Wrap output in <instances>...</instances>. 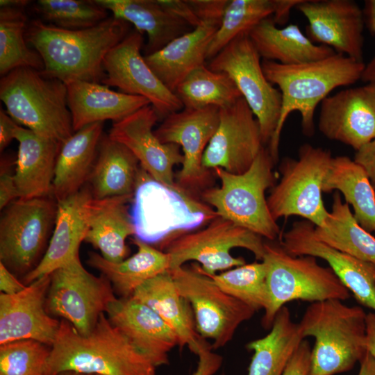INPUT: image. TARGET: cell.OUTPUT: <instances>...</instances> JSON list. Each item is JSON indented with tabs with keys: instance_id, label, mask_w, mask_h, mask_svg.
Instances as JSON below:
<instances>
[{
	"instance_id": "f907efd6",
	"label": "cell",
	"mask_w": 375,
	"mask_h": 375,
	"mask_svg": "<svg viewBox=\"0 0 375 375\" xmlns=\"http://www.w3.org/2000/svg\"><path fill=\"white\" fill-rule=\"evenodd\" d=\"M353 160L364 168L375 190V139L356 151Z\"/></svg>"
},
{
	"instance_id": "9f6ffc18",
	"label": "cell",
	"mask_w": 375,
	"mask_h": 375,
	"mask_svg": "<svg viewBox=\"0 0 375 375\" xmlns=\"http://www.w3.org/2000/svg\"><path fill=\"white\" fill-rule=\"evenodd\" d=\"M360 362L358 375H375V359L367 351Z\"/></svg>"
},
{
	"instance_id": "8d00e7d4",
	"label": "cell",
	"mask_w": 375,
	"mask_h": 375,
	"mask_svg": "<svg viewBox=\"0 0 375 375\" xmlns=\"http://www.w3.org/2000/svg\"><path fill=\"white\" fill-rule=\"evenodd\" d=\"M314 233L328 246L375 265V237L358 224L338 192L333 194L324 226H315Z\"/></svg>"
},
{
	"instance_id": "6f0895ef",
	"label": "cell",
	"mask_w": 375,
	"mask_h": 375,
	"mask_svg": "<svg viewBox=\"0 0 375 375\" xmlns=\"http://www.w3.org/2000/svg\"><path fill=\"white\" fill-rule=\"evenodd\" d=\"M29 1L26 0H1L0 7L1 6H26L29 3Z\"/></svg>"
},
{
	"instance_id": "ab89813d",
	"label": "cell",
	"mask_w": 375,
	"mask_h": 375,
	"mask_svg": "<svg viewBox=\"0 0 375 375\" xmlns=\"http://www.w3.org/2000/svg\"><path fill=\"white\" fill-rule=\"evenodd\" d=\"M278 7V0H229L209 44L207 59L212 58L240 35L248 34L262 19L273 16Z\"/></svg>"
},
{
	"instance_id": "bcb514c9",
	"label": "cell",
	"mask_w": 375,
	"mask_h": 375,
	"mask_svg": "<svg viewBox=\"0 0 375 375\" xmlns=\"http://www.w3.org/2000/svg\"><path fill=\"white\" fill-rule=\"evenodd\" d=\"M311 351L308 341L303 340L288 362L283 375H309Z\"/></svg>"
},
{
	"instance_id": "d590c367",
	"label": "cell",
	"mask_w": 375,
	"mask_h": 375,
	"mask_svg": "<svg viewBox=\"0 0 375 375\" xmlns=\"http://www.w3.org/2000/svg\"><path fill=\"white\" fill-rule=\"evenodd\" d=\"M333 190L342 193L358 224L367 231L375 232V190L364 168L347 156L333 157L322 191Z\"/></svg>"
},
{
	"instance_id": "d6986e66",
	"label": "cell",
	"mask_w": 375,
	"mask_h": 375,
	"mask_svg": "<svg viewBox=\"0 0 375 375\" xmlns=\"http://www.w3.org/2000/svg\"><path fill=\"white\" fill-rule=\"evenodd\" d=\"M319 131L356 151L375 139V82L328 96L321 103Z\"/></svg>"
},
{
	"instance_id": "7a4b0ae2",
	"label": "cell",
	"mask_w": 375,
	"mask_h": 375,
	"mask_svg": "<svg viewBox=\"0 0 375 375\" xmlns=\"http://www.w3.org/2000/svg\"><path fill=\"white\" fill-rule=\"evenodd\" d=\"M262 67L267 79L278 87L282 96L280 118L267 147L276 164L282 129L290 113H300L303 134L312 136L314 115L318 104L336 88L361 79L365 64L335 53L321 60L292 65L262 60Z\"/></svg>"
},
{
	"instance_id": "7dc6e473",
	"label": "cell",
	"mask_w": 375,
	"mask_h": 375,
	"mask_svg": "<svg viewBox=\"0 0 375 375\" xmlns=\"http://www.w3.org/2000/svg\"><path fill=\"white\" fill-rule=\"evenodd\" d=\"M160 4L170 13L184 21L192 28L199 26L201 21L188 0H158Z\"/></svg>"
},
{
	"instance_id": "b9f144b4",
	"label": "cell",
	"mask_w": 375,
	"mask_h": 375,
	"mask_svg": "<svg viewBox=\"0 0 375 375\" xmlns=\"http://www.w3.org/2000/svg\"><path fill=\"white\" fill-rule=\"evenodd\" d=\"M35 10L44 22L67 30L93 27L109 17L95 0H39Z\"/></svg>"
},
{
	"instance_id": "f35d334b",
	"label": "cell",
	"mask_w": 375,
	"mask_h": 375,
	"mask_svg": "<svg viewBox=\"0 0 375 375\" xmlns=\"http://www.w3.org/2000/svg\"><path fill=\"white\" fill-rule=\"evenodd\" d=\"M183 108L226 107L242 97L233 80L205 65L192 71L174 90Z\"/></svg>"
},
{
	"instance_id": "f546056e",
	"label": "cell",
	"mask_w": 375,
	"mask_h": 375,
	"mask_svg": "<svg viewBox=\"0 0 375 375\" xmlns=\"http://www.w3.org/2000/svg\"><path fill=\"white\" fill-rule=\"evenodd\" d=\"M103 122L87 125L65 141L59 151L52 184L57 202L81 190L94 163Z\"/></svg>"
},
{
	"instance_id": "6da1fadb",
	"label": "cell",
	"mask_w": 375,
	"mask_h": 375,
	"mask_svg": "<svg viewBox=\"0 0 375 375\" xmlns=\"http://www.w3.org/2000/svg\"><path fill=\"white\" fill-rule=\"evenodd\" d=\"M129 25L112 16L93 27L67 30L34 19L28 24L26 39L42 57L44 76L65 84L101 83L104 58L127 35Z\"/></svg>"
},
{
	"instance_id": "7bdbcfd3",
	"label": "cell",
	"mask_w": 375,
	"mask_h": 375,
	"mask_svg": "<svg viewBox=\"0 0 375 375\" xmlns=\"http://www.w3.org/2000/svg\"><path fill=\"white\" fill-rule=\"evenodd\" d=\"M34 340L0 345V375H47L51 348Z\"/></svg>"
},
{
	"instance_id": "484cf974",
	"label": "cell",
	"mask_w": 375,
	"mask_h": 375,
	"mask_svg": "<svg viewBox=\"0 0 375 375\" xmlns=\"http://www.w3.org/2000/svg\"><path fill=\"white\" fill-rule=\"evenodd\" d=\"M221 21L206 20L191 31L174 38L144 59L160 81L174 92L194 69L204 65L207 51Z\"/></svg>"
},
{
	"instance_id": "60d3db41",
	"label": "cell",
	"mask_w": 375,
	"mask_h": 375,
	"mask_svg": "<svg viewBox=\"0 0 375 375\" xmlns=\"http://www.w3.org/2000/svg\"><path fill=\"white\" fill-rule=\"evenodd\" d=\"M206 276L226 293L256 311L265 308L267 303L266 270L262 261Z\"/></svg>"
},
{
	"instance_id": "11a10c76",
	"label": "cell",
	"mask_w": 375,
	"mask_h": 375,
	"mask_svg": "<svg viewBox=\"0 0 375 375\" xmlns=\"http://www.w3.org/2000/svg\"><path fill=\"white\" fill-rule=\"evenodd\" d=\"M367 350L375 359V312L366 316Z\"/></svg>"
},
{
	"instance_id": "8fae6325",
	"label": "cell",
	"mask_w": 375,
	"mask_h": 375,
	"mask_svg": "<svg viewBox=\"0 0 375 375\" xmlns=\"http://www.w3.org/2000/svg\"><path fill=\"white\" fill-rule=\"evenodd\" d=\"M264 244L260 235L218 216L203 229L178 235L163 247L170 258L169 270L196 260L201 264L193 265L198 271L214 275L218 271L246 264L243 258L233 256L231 249H246L262 260Z\"/></svg>"
},
{
	"instance_id": "db71d44e",
	"label": "cell",
	"mask_w": 375,
	"mask_h": 375,
	"mask_svg": "<svg viewBox=\"0 0 375 375\" xmlns=\"http://www.w3.org/2000/svg\"><path fill=\"white\" fill-rule=\"evenodd\" d=\"M301 1V0H279L278 9L272 16L276 24L286 23L291 9L295 8Z\"/></svg>"
},
{
	"instance_id": "83f0119b",
	"label": "cell",
	"mask_w": 375,
	"mask_h": 375,
	"mask_svg": "<svg viewBox=\"0 0 375 375\" xmlns=\"http://www.w3.org/2000/svg\"><path fill=\"white\" fill-rule=\"evenodd\" d=\"M133 196L92 198L90 203L84 242L99 249L100 255L112 262L124 260L129 253L126 240L134 235V226L128 203Z\"/></svg>"
},
{
	"instance_id": "9c48e42d",
	"label": "cell",
	"mask_w": 375,
	"mask_h": 375,
	"mask_svg": "<svg viewBox=\"0 0 375 375\" xmlns=\"http://www.w3.org/2000/svg\"><path fill=\"white\" fill-rule=\"evenodd\" d=\"M333 157L328 149L303 144L297 158H284L281 179L272 188L267 201L273 218L299 216L323 227L329 212L322 199L323 182Z\"/></svg>"
},
{
	"instance_id": "d4e9b609",
	"label": "cell",
	"mask_w": 375,
	"mask_h": 375,
	"mask_svg": "<svg viewBox=\"0 0 375 375\" xmlns=\"http://www.w3.org/2000/svg\"><path fill=\"white\" fill-rule=\"evenodd\" d=\"M66 86L74 132L96 122H119L151 105L143 97L116 92L99 83L77 81Z\"/></svg>"
},
{
	"instance_id": "5b68a950",
	"label": "cell",
	"mask_w": 375,
	"mask_h": 375,
	"mask_svg": "<svg viewBox=\"0 0 375 375\" xmlns=\"http://www.w3.org/2000/svg\"><path fill=\"white\" fill-rule=\"evenodd\" d=\"M366 316L362 308L339 299L307 307L298 324L303 338L315 339L309 375L346 372L362 360L367 351Z\"/></svg>"
},
{
	"instance_id": "f6af8a7d",
	"label": "cell",
	"mask_w": 375,
	"mask_h": 375,
	"mask_svg": "<svg viewBox=\"0 0 375 375\" xmlns=\"http://www.w3.org/2000/svg\"><path fill=\"white\" fill-rule=\"evenodd\" d=\"M201 21H222L229 0H188Z\"/></svg>"
},
{
	"instance_id": "e575fe53",
	"label": "cell",
	"mask_w": 375,
	"mask_h": 375,
	"mask_svg": "<svg viewBox=\"0 0 375 375\" xmlns=\"http://www.w3.org/2000/svg\"><path fill=\"white\" fill-rule=\"evenodd\" d=\"M304 340L299 324L285 306L276 314L269 333L247 344L253 352L247 375H283L294 352Z\"/></svg>"
},
{
	"instance_id": "277c9868",
	"label": "cell",
	"mask_w": 375,
	"mask_h": 375,
	"mask_svg": "<svg viewBox=\"0 0 375 375\" xmlns=\"http://www.w3.org/2000/svg\"><path fill=\"white\" fill-rule=\"evenodd\" d=\"M135 238L162 247L171 240L208 224L218 215L192 192L162 183L140 168L131 201Z\"/></svg>"
},
{
	"instance_id": "816d5d0a",
	"label": "cell",
	"mask_w": 375,
	"mask_h": 375,
	"mask_svg": "<svg viewBox=\"0 0 375 375\" xmlns=\"http://www.w3.org/2000/svg\"><path fill=\"white\" fill-rule=\"evenodd\" d=\"M19 124L5 111L0 108V151L2 152L15 140Z\"/></svg>"
},
{
	"instance_id": "836d02e7",
	"label": "cell",
	"mask_w": 375,
	"mask_h": 375,
	"mask_svg": "<svg viewBox=\"0 0 375 375\" xmlns=\"http://www.w3.org/2000/svg\"><path fill=\"white\" fill-rule=\"evenodd\" d=\"M132 242L137 247V252L121 262H110L94 252L89 253L87 261L110 282L120 297H132L145 282L170 269V258L166 252L135 238Z\"/></svg>"
},
{
	"instance_id": "603a6c76",
	"label": "cell",
	"mask_w": 375,
	"mask_h": 375,
	"mask_svg": "<svg viewBox=\"0 0 375 375\" xmlns=\"http://www.w3.org/2000/svg\"><path fill=\"white\" fill-rule=\"evenodd\" d=\"M106 314L156 367L169 364V352L179 346L178 338L151 308L133 297H120L110 303Z\"/></svg>"
},
{
	"instance_id": "ffe728a7",
	"label": "cell",
	"mask_w": 375,
	"mask_h": 375,
	"mask_svg": "<svg viewBox=\"0 0 375 375\" xmlns=\"http://www.w3.org/2000/svg\"><path fill=\"white\" fill-rule=\"evenodd\" d=\"M315 227L308 220L294 222L283 234L281 246L294 256L324 260L355 299L375 312V265L319 241L315 235Z\"/></svg>"
},
{
	"instance_id": "9a60e30c",
	"label": "cell",
	"mask_w": 375,
	"mask_h": 375,
	"mask_svg": "<svg viewBox=\"0 0 375 375\" xmlns=\"http://www.w3.org/2000/svg\"><path fill=\"white\" fill-rule=\"evenodd\" d=\"M143 34L134 29L106 55L103 60L106 74L101 83L115 86L120 92L146 98L159 119L183 108L174 92L157 77L141 54Z\"/></svg>"
},
{
	"instance_id": "4316f807",
	"label": "cell",
	"mask_w": 375,
	"mask_h": 375,
	"mask_svg": "<svg viewBox=\"0 0 375 375\" xmlns=\"http://www.w3.org/2000/svg\"><path fill=\"white\" fill-rule=\"evenodd\" d=\"M15 140L19 145L14 178L19 198L52 196L55 167L62 144L19 125Z\"/></svg>"
},
{
	"instance_id": "ac0fdd59",
	"label": "cell",
	"mask_w": 375,
	"mask_h": 375,
	"mask_svg": "<svg viewBox=\"0 0 375 375\" xmlns=\"http://www.w3.org/2000/svg\"><path fill=\"white\" fill-rule=\"evenodd\" d=\"M306 17V33L315 44L325 45L362 61L363 10L352 0H301L295 7Z\"/></svg>"
},
{
	"instance_id": "1f68e13d",
	"label": "cell",
	"mask_w": 375,
	"mask_h": 375,
	"mask_svg": "<svg viewBox=\"0 0 375 375\" xmlns=\"http://www.w3.org/2000/svg\"><path fill=\"white\" fill-rule=\"evenodd\" d=\"M112 16L132 24L148 40L144 56L153 53L174 38L188 32L190 27L158 2V0H95Z\"/></svg>"
},
{
	"instance_id": "3957f363",
	"label": "cell",
	"mask_w": 375,
	"mask_h": 375,
	"mask_svg": "<svg viewBox=\"0 0 375 375\" xmlns=\"http://www.w3.org/2000/svg\"><path fill=\"white\" fill-rule=\"evenodd\" d=\"M156 367L102 313L88 335L62 319L51 347L47 375L74 371L94 375H156Z\"/></svg>"
},
{
	"instance_id": "74e56055",
	"label": "cell",
	"mask_w": 375,
	"mask_h": 375,
	"mask_svg": "<svg viewBox=\"0 0 375 375\" xmlns=\"http://www.w3.org/2000/svg\"><path fill=\"white\" fill-rule=\"evenodd\" d=\"M26 6L0 7V74L20 67L42 71L40 55L30 48L26 39L28 24Z\"/></svg>"
},
{
	"instance_id": "7c38bea8",
	"label": "cell",
	"mask_w": 375,
	"mask_h": 375,
	"mask_svg": "<svg viewBox=\"0 0 375 375\" xmlns=\"http://www.w3.org/2000/svg\"><path fill=\"white\" fill-rule=\"evenodd\" d=\"M260 58L248 34L243 33L211 58L208 67L226 74L233 80L256 117L265 145L277 128L282 96L267 79Z\"/></svg>"
},
{
	"instance_id": "4fadbf2b",
	"label": "cell",
	"mask_w": 375,
	"mask_h": 375,
	"mask_svg": "<svg viewBox=\"0 0 375 375\" xmlns=\"http://www.w3.org/2000/svg\"><path fill=\"white\" fill-rule=\"evenodd\" d=\"M46 308L52 317L72 324L82 335H89L100 315L117 299L110 282L83 266L79 256L50 274Z\"/></svg>"
},
{
	"instance_id": "e0dca14e",
	"label": "cell",
	"mask_w": 375,
	"mask_h": 375,
	"mask_svg": "<svg viewBox=\"0 0 375 375\" xmlns=\"http://www.w3.org/2000/svg\"><path fill=\"white\" fill-rule=\"evenodd\" d=\"M264 147L259 123L243 97L219 108V124L207 146L203 165L240 174L247 171Z\"/></svg>"
},
{
	"instance_id": "f5cc1de1",
	"label": "cell",
	"mask_w": 375,
	"mask_h": 375,
	"mask_svg": "<svg viewBox=\"0 0 375 375\" xmlns=\"http://www.w3.org/2000/svg\"><path fill=\"white\" fill-rule=\"evenodd\" d=\"M26 285L20 282L15 276L0 262L1 293L14 294L23 290Z\"/></svg>"
},
{
	"instance_id": "44dd1931",
	"label": "cell",
	"mask_w": 375,
	"mask_h": 375,
	"mask_svg": "<svg viewBox=\"0 0 375 375\" xmlns=\"http://www.w3.org/2000/svg\"><path fill=\"white\" fill-rule=\"evenodd\" d=\"M50 275L41 277L18 293L0 294V345L34 340L51 347L60 322L50 315L46 299Z\"/></svg>"
},
{
	"instance_id": "52a82bcc",
	"label": "cell",
	"mask_w": 375,
	"mask_h": 375,
	"mask_svg": "<svg viewBox=\"0 0 375 375\" xmlns=\"http://www.w3.org/2000/svg\"><path fill=\"white\" fill-rule=\"evenodd\" d=\"M274 164L268 148L263 147L250 168L242 174L215 168L220 186L204 189L201 199L214 208L219 217L274 241L281 231L269 211L265 192L275 185Z\"/></svg>"
},
{
	"instance_id": "f1b7e54d",
	"label": "cell",
	"mask_w": 375,
	"mask_h": 375,
	"mask_svg": "<svg viewBox=\"0 0 375 375\" xmlns=\"http://www.w3.org/2000/svg\"><path fill=\"white\" fill-rule=\"evenodd\" d=\"M151 308L176 334L180 347L196 354L204 338L198 333L190 303L167 271L145 282L132 296Z\"/></svg>"
},
{
	"instance_id": "2e32d148",
	"label": "cell",
	"mask_w": 375,
	"mask_h": 375,
	"mask_svg": "<svg viewBox=\"0 0 375 375\" xmlns=\"http://www.w3.org/2000/svg\"><path fill=\"white\" fill-rule=\"evenodd\" d=\"M219 120V108L216 106L183 108L165 117L154 131L162 143L181 147L183 162L176 182L192 192L209 183L210 169L203 165V157Z\"/></svg>"
},
{
	"instance_id": "30bf717a",
	"label": "cell",
	"mask_w": 375,
	"mask_h": 375,
	"mask_svg": "<svg viewBox=\"0 0 375 375\" xmlns=\"http://www.w3.org/2000/svg\"><path fill=\"white\" fill-rule=\"evenodd\" d=\"M57 201L52 197L17 199L0 219V262L13 274L25 276L42 259L53 230Z\"/></svg>"
},
{
	"instance_id": "c3c4849f",
	"label": "cell",
	"mask_w": 375,
	"mask_h": 375,
	"mask_svg": "<svg viewBox=\"0 0 375 375\" xmlns=\"http://www.w3.org/2000/svg\"><path fill=\"white\" fill-rule=\"evenodd\" d=\"M0 174V208L3 210L11 202L19 199V192L14 174L6 170L5 165L1 162Z\"/></svg>"
},
{
	"instance_id": "ee69618b",
	"label": "cell",
	"mask_w": 375,
	"mask_h": 375,
	"mask_svg": "<svg viewBox=\"0 0 375 375\" xmlns=\"http://www.w3.org/2000/svg\"><path fill=\"white\" fill-rule=\"evenodd\" d=\"M196 354L198 363L192 375H214L221 367L222 357L212 351L206 339L201 342Z\"/></svg>"
},
{
	"instance_id": "4dcf8cb0",
	"label": "cell",
	"mask_w": 375,
	"mask_h": 375,
	"mask_svg": "<svg viewBox=\"0 0 375 375\" xmlns=\"http://www.w3.org/2000/svg\"><path fill=\"white\" fill-rule=\"evenodd\" d=\"M248 35L263 60L286 65L315 61L336 53L327 46L312 42L297 24L278 28L272 17L260 21Z\"/></svg>"
},
{
	"instance_id": "cb8c5ba5",
	"label": "cell",
	"mask_w": 375,
	"mask_h": 375,
	"mask_svg": "<svg viewBox=\"0 0 375 375\" xmlns=\"http://www.w3.org/2000/svg\"><path fill=\"white\" fill-rule=\"evenodd\" d=\"M93 197L89 188L57 202V212L52 235L38 265L23 278L26 285L50 275L79 256V247L88 228L90 203Z\"/></svg>"
},
{
	"instance_id": "7402d4cb",
	"label": "cell",
	"mask_w": 375,
	"mask_h": 375,
	"mask_svg": "<svg viewBox=\"0 0 375 375\" xmlns=\"http://www.w3.org/2000/svg\"><path fill=\"white\" fill-rule=\"evenodd\" d=\"M158 119L155 109L148 105L113 122L108 135L127 147L155 180L174 185L173 168L183 164V155L178 145L162 143L155 135L153 128Z\"/></svg>"
},
{
	"instance_id": "d6a6232c",
	"label": "cell",
	"mask_w": 375,
	"mask_h": 375,
	"mask_svg": "<svg viewBox=\"0 0 375 375\" xmlns=\"http://www.w3.org/2000/svg\"><path fill=\"white\" fill-rule=\"evenodd\" d=\"M140 168L127 147L103 134L88 180L93 198L133 195Z\"/></svg>"
},
{
	"instance_id": "ba28073f",
	"label": "cell",
	"mask_w": 375,
	"mask_h": 375,
	"mask_svg": "<svg viewBox=\"0 0 375 375\" xmlns=\"http://www.w3.org/2000/svg\"><path fill=\"white\" fill-rule=\"evenodd\" d=\"M266 270L267 303L262 319L271 328L279 310L290 301L313 302L327 299L345 301L350 292L329 267L320 265L316 258L294 256L272 241L265 242L261 260Z\"/></svg>"
},
{
	"instance_id": "680465c9",
	"label": "cell",
	"mask_w": 375,
	"mask_h": 375,
	"mask_svg": "<svg viewBox=\"0 0 375 375\" xmlns=\"http://www.w3.org/2000/svg\"><path fill=\"white\" fill-rule=\"evenodd\" d=\"M57 375H94V374H83V373H80V372H77L74 371H65V372H60Z\"/></svg>"
},
{
	"instance_id": "8992f818",
	"label": "cell",
	"mask_w": 375,
	"mask_h": 375,
	"mask_svg": "<svg viewBox=\"0 0 375 375\" xmlns=\"http://www.w3.org/2000/svg\"><path fill=\"white\" fill-rule=\"evenodd\" d=\"M0 99L19 126L41 137L63 144L75 133L66 84L41 71L20 67L1 76Z\"/></svg>"
},
{
	"instance_id": "5bb4252c",
	"label": "cell",
	"mask_w": 375,
	"mask_h": 375,
	"mask_svg": "<svg viewBox=\"0 0 375 375\" xmlns=\"http://www.w3.org/2000/svg\"><path fill=\"white\" fill-rule=\"evenodd\" d=\"M169 271L180 294L191 306L198 333L212 340V349L227 344L240 325L256 312L226 293L194 266Z\"/></svg>"
},
{
	"instance_id": "681fc988",
	"label": "cell",
	"mask_w": 375,
	"mask_h": 375,
	"mask_svg": "<svg viewBox=\"0 0 375 375\" xmlns=\"http://www.w3.org/2000/svg\"><path fill=\"white\" fill-rule=\"evenodd\" d=\"M362 10L365 23L369 31L375 34V0L365 1ZM360 80L365 83L375 82V56L365 65Z\"/></svg>"
}]
</instances>
